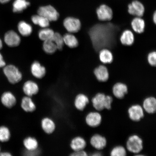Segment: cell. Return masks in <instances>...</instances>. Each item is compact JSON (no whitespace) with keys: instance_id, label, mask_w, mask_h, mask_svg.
<instances>
[{"instance_id":"obj_17","label":"cell","mask_w":156,"mask_h":156,"mask_svg":"<svg viewBox=\"0 0 156 156\" xmlns=\"http://www.w3.org/2000/svg\"><path fill=\"white\" fill-rule=\"evenodd\" d=\"M142 107L145 112L149 114H153L156 112V99L153 97H149L144 99Z\"/></svg>"},{"instance_id":"obj_16","label":"cell","mask_w":156,"mask_h":156,"mask_svg":"<svg viewBox=\"0 0 156 156\" xmlns=\"http://www.w3.org/2000/svg\"><path fill=\"white\" fill-rule=\"evenodd\" d=\"M89 98L83 93H80L76 97L74 105L76 108L80 111H83L89 104Z\"/></svg>"},{"instance_id":"obj_14","label":"cell","mask_w":156,"mask_h":156,"mask_svg":"<svg viewBox=\"0 0 156 156\" xmlns=\"http://www.w3.org/2000/svg\"><path fill=\"white\" fill-rule=\"evenodd\" d=\"M23 90L26 96L31 97L37 94L39 91V87L37 84L34 81L28 80L24 83Z\"/></svg>"},{"instance_id":"obj_30","label":"cell","mask_w":156,"mask_h":156,"mask_svg":"<svg viewBox=\"0 0 156 156\" xmlns=\"http://www.w3.org/2000/svg\"><path fill=\"white\" fill-rule=\"evenodd\" d=\"M99 58L103 63H110L113 61V55L110 50L107 49H102L99 53Z\"/></svg>"},{"instance_id":"obj_15","label":"cell","mask_w":156,"mask_h":156,"mask_svg":"<svg viewBox=\"0 0 156 156\" xmlns=\"http://www.w3.org/2000/svg\"><path fill=\"white\" fill-rule=\"evenodd\" d=\"M128 93V87L125 84L122 83H118L113 86V94L117 98H123Z\"/></svg>"},{"instance_id":"obj_42","label":"cell","mask_w":156,"mask_h":156,"mask_svg":"<svg viewBox=\"0 0 156 156\" xmlns=\"http://www.w3.org/2000/svg\"><path fill=\"white\" fill-rule=\"evenodd\" d=\"M153 20L155 24L156 23V12L154 13L153 16Z\"/></svg>"},{"instance_id":"obj_19","label":"cell","mask_w":156,"mask_h":156,"mask_svg":"<svg viewBox=\"0 0 156 156\" xmlns=\"http://www.w3.org/2000/svg\"><path fill=\"white\" fill-rule=\"evenodd\" d=\"M41 126L43 131L48 134L53 133L56 129L55 123L51 119L48 117L42 119L41 122Z\"/></svg>"},{"instance_id":"obj_9","label":"cell","mask_w":156,"mask_h":156,"mask_svg":"<svg viewBox=\"0 0 156 156\" xmlns=\"http://www.w3.org/2000/svg\"><path fill=\"white\" fill-rule=\"evenodd\" d=\"M98 17L102 21H110L113 17V11L110 7L105 5H101L96 11Z\"/></svg>"},{"instance_id":"obj_27","label":"cell","mask_w":156,"mask_h":156,"mask_svg":"<svg viewBox=\"0 0 156 156\" xmlns=\"http://www.w3.org/2000/svg\"><path fill=\"white\" fill-rule=\"evenodd\" d=\"M120 40L122 43L124 45H131L134 41V35L131 31L125 30L121 36Z\"/></svg>"},{"instance_id":"obj_1","label":"cell","mask_w":156,"mask_h":156,"mask_svg":"<svg viewBox=\"0 0 156 156\" xmlns=\"http://www.w3.org/2000/svg\"><path fill=\"white\" fill-rule=\"evenodd\" d=\"M112 25H97L89 32L95 48H101L108 47L114 40L115 28Z\"/></svg>"},{"instance_id":"obj_38","label":"cell","mask_w":156,"mask_h":156,"mask_svg":"<svg viewBox=\"0 0 156 156\" xmlns=\"http://www.w3.org/2000/svg\"><path fill=\"white\" fill-rule=\"evenodd\" d=\"M5 65L6 63L2 55L0 52V68H3Z\"/></svg>"},{"instance_id":"obj_43","label":"cell","mask_w":156,"mask_h":156,"mask_svg":"<svg viewBox=\"0 0 156 156\" xmlns=\"http://www.w3.org/2000/svg\"><path fill=\"white\" fill-rule=\"evenodd\" d=\"M3 43L2 41L1 40V39L0 38V50H1L3 48Z\"/></svg>"},{"instance_id":"obj_4","label":"cell","mask_w":156,"mask_h":156,"mask_svg":"<svg viewBox=\"0 0 156 156\" xmlns=\"http://www.w3.org/2000/svg\"><path fill=\"white\" fill-rule=\"evenodd\" d=\"M126 147L129 151L136 154L143 149V141L141 138L136 134L130 136L126 143Z\"/></svg>"},{"instance_id":"obj_24","label":"cell","mask_w":156,"mask_h":156,"mask_svg":"<svg viewBox=\"0 0 156 156\" xmlns=\"http://www.w3.org/2000/svg\"><path fill=\"white\" fill-rule=\"evenodd\" d=\"M23 143L25 149L28 151H36L38 147L37 140L32 136H28L25 138Z\"/></svg>"},{"instance_id":"obj_5","label":"cell","mask_w":156,"mask_h":156,"mask_svg":"<svg viewBox=\"0 0 156 156\" xmlns=\"http://www.w3.org/2000/svg\"><path fill=\"white\" fill-rule=\"evenodd\" d=\"M37 13L50 21H57L59 17V13L57 10L51 5L40 7L38 9Z\"/></svg>"},{"instance_id":"obj_33","label":"cell","mask_w":156,"mask_h":156,"mask_svg":"<svg viewBox=\"0 0 156 156\" xmlns=\"http://www.w3.org/2000/svg\"><path fill=\"white\" fill-rule=\"evenodd\" d=\"M11 134L9 129L5 126H0V141L6 142L10 139Z\"/></svg>"},{"instance_id":"obj_39","label":"cell","mask_w":156,"mask_h":156,"mask_svg":"<svg viewBox=\"0 0 156 156\" xmlns=\"http://www.w3.org/2000/svg\"><path fill=\"white\" fill-rule=\"evenodd\" d=\"M12 154L9 152L7 151L2 152L0 153V156H11Z\"/></svg>"},{"instance_id":"obj_21","label":"cell","mask_w":156,"mask_h":156,"mask_svg":"<svg viewBox=\"0 0 156 156\" xmlns=\"http://www.w3.org/2000/svg\"><path fill=\"white\" fill-rule=\"evenodd\" d=\"M87 142L83 138L80 136L74 137L71 140L70 146L73 151H82L85 149Z\"/></svg>"},{"instance_id":"obj_12","label":"cell","mask_w":156,"mask_h":156,"mask_svg":"<svg viewBox=\"0 0 156 156\" xmlns=\"http://www.w3.org/2000/svg\"><path fill=\"white\" fill-rule=\"evenodd\" d=\"M90 144L95 149L101 151L106 147L107 141L105 136L99 134H95L91 136Z\"/></svg>"},{"instance_id":"obj_36","label":"cell","mask_w":156,"mask_h":156,"mask_svg":"<svg viewBox=\"0 0 156 156\" xmlns=\"http://www.w3.org/2000/svg\"><path fill=\"white\" fill-rule=\"evenodd\" d=\"M148 62L150 65L155 66L156 64V53L155 51L152 52L148 55L147 57Z\"/></svg>"},{"instance_id":"obj_13","label":"cell","mask_w":156,"mask_h":156,"mask_svg":"<svg viewBox=\"0 0 156 156\" xmlns=\"http://www.w3.org/2000/svg\"><path fill=\"white\" fill-rule=\"evenodd\" d=\"M1 102L4 106L8 108H11L16 104L17 100L15 95L10 91H7L2 95Z\"/></svg>"},{"instance_id":"obj_8","label":"cell","mask_w":156,"mask_h":156,"mask_svg":"<svg viewBox=\"0 0 156 156\" xmlns=\"http://www.w3.org/2000/svg\"><path fill=\"white\" fill-rule=\"evenodd\" d=\"M4 40L5 43L10 47H15L18 46L21 42V38L19 35L15 31H8L5 34Z\"/></svg>"},{"instance_id":"obj_22","label":"cell","mask_w":156,"mask_h":156,"mask_svg":"<svg viewBox=\"0 0 156 156\" xmlns=\"http://www.w3.org/2000/svg\"><path fill=\"white\" fill-rule=\"evenodd\" d=\"M21 106L23 110L27 112H33L36 110V106L31 97L26 96L21 100Z\"/></svg>"},{"instance_id":"obj_32","label":"cell","mask_w":156,"mask_h":156,"mask_svg":"<svg viewBox=\"0 0 156 156\" xmlns=\"http://www.w3.org/2000/svg\"><path fill=\"white\" fill-rule=\"evenodd\" d=\"M54 31L51 29L47 28H43L38 32V37L41 40L45 41L50 40L53 36Z\"/></svg>"},{"instance_id":"obj_20","label":"cell","mask_w":156,"mask_h":156,"mask_svg":"<svg viewBox=\"0 0 156 156\" xmlns=\"http://www.w3.org/2000/svg\"><path fill=\"white\" fill-rule=\"evenodd\" d=\"M94 74L98 80L101 82H105L109 79L108 69L104 66L101 65L95 68Z\"/></svg>"},{"instance_id":"obj_37","label":"cell","mask_w":156,"mask_h":156,"mask_svg":"<svg viewBox=\"0 0 156 156\" xmlns=\"http://www.w3.org/2000/svg\"><path fill=\"white\" fill-rule=\"evenodd\" d=\"M70 155L72 156H87V154L86 152L84 151V150H82V151H73Z\"/></svg>"},{"instance_id":"obj_40","label":"cell","mask_w":156,"mask_h":156,"mask_svg":"<svg viewBox=\"0 0 156 156\" xmlns=\"http://www.w3.org/2000/svg\"><path fill=\"white\" fill-rule=\"evenodd\" d=\"M11 0H0V3L1 4H5L10 2Z\"/></svg>"},{"instance_id":"obj_35","label":"cell","mask_w":156,"mask_h":156,"mask_svg":"<svg viewBox=\"0 0 156 156\" xmlns=\"http://www.w3.org/2000/svg\"><path fill=\"white\" fill-rule=\"evenodd\" d=\"M126 150L122 146H117L113 148L110 152L112 156H126Z\"/></svg>"},{"instance_id":"obj_18","label":"cell","mask_w":156,"mask_h":156,"mask_svg":"<svg viewBox=\"0 0 156 156\" xmlns=\"http://www.w3.org/2000/svg\"><path fill=\"white\" fill-rule=\"evenodd\" d=\"M31 71L32 75L38 79H41L46 75V70L38 62H34L32 64Z\"/></svg>"},{"instance_id":"obj_26","label":"cell","mask_w":156,"mask_h":156,"mask_svg":"<svg viewBox=\"0 0 156 156\" xmlns=\"http://www.w3.org/2000/svg\"><path fill=\"white\" fill-rule=\"evenodd\" d=\"M17 28L20 34L23 36H29L32 32V27L24 21H21L20 22Z\"/></svg>"},{"instance_id":"obj_11","label":"cell","mask_w":156,"mask_h":156,"mask_svg":"<svg viewBox=\"0 0 156 156\" xmlns=\"http://www.w3.org/2000/svg\"><path fill=\"white\" fill-rule=\"evenodd\" d=\"M85 122L91 127H97L101 124L102 117L100 113L97 112H91L87 115Z\"/></svg>"},{"instance_id":"obj_7","label":"cell","mask_w":156,"mask_h":156,"mask_svg":"<svg viewBox=\"0 0 156 156\" xmlns=\"http://www.w3.org/2000/svg\"><path fill=\"white\" fill-rule=\"evenodd\" d=\"M128 112L130 119L134 122H139L144 116L143 107L138 104L130 106L128 109Z\"/></svg>"},{"instance_id":"obj_44","label":"cell","mask_w":156,"mask_h":156,"mask_svg":"<svg viewBox=\"0 0 156 156\" xmlns=\"http://www.w3.org/2000/svg\"><path fill=\"white\" fill-rule=\"evenodd\" d=\"M1 152V147H0V153Z\"/></svg>"},{"instance_id":"obj_3","label":"cell","mask_w":156,"mask_h":156,"mask_svg":"<svg viewBox=\"0 0 156 156\" xmlns=\"http://www.w3.org/2000/svg\"><path fill=\"white\" fill-rule=\"evenodd\" d=\"M3 72L8 81L12 84L18 83L23 79L22 74L18 68L12 64L5 65L3 68Z\"/></svg>"},{"instance_id":"obj_31","label":"cell","mask_w":156,"mask_h":156,"mask_svg":"<svg viewBox=\"0 0 156 156\" xmlns=\"http://www.w3.org/2000/svg\"><path fill=\"white\" fill-rule=\"evenodd\" d=\"M43 48L44 52L49 54L54 53L58 50L56 44L51 39L44 41Z\"/></svg>"},{"instance_id":"obj_34","label":"cell","mask_w":156,"mask_h":156,"mask_svg":"<svg viewBox=\"0 0 156 156\" xmlns=\"http://www.w3.org/2000/svg\"><path fill=\"white\" fill-rule=\"evenodd\" d=\"M51 40L53 41L56 44L58 50L60 51L63 50L64 44L63 36L58 33H55Z\"/></svg>"},{"instance_id":"obj_6","label":"cell","mask_w":156,"mask_h":156,"mask_svg":"<svg viewBox=\"0 0 156 156\" xmlns=\"http://www.w3.org/2000/svg\"><path fill=\"white\" fill-rule=\"evenodd\" d=\"M63 25L69 33H77L81 28V23L79 19L73 17H67L64 20Z\"/></svg>"},{"instance_id":"obj_25","label":"cell","mask_w":156,"mask_h":156,"mask_svg":"<svg viewBox=\"0 0 156 156\" xmlns=\"http://www.w3.org/2000/svg\"><path fill=\"white\" fill-rule=\"evenodd\" d=\"M131 26L132 29L136 32L138 34H141L145 30V21L141 17H136L133 20Z\"/></svg>"},{"instance_id":"obj_28","label":"cell","mask_w":156,"mask_h":156,"mask_svg":"<svg viewBox=\"0 0 156 156\" xmlns=\"http://www.w3.org/2000/svg\"><path fill=\"white\" fill-rule=\"evenodd\" d=\"M64 44L68 47L74 48L77 47L79 45L77 39L73 35L70 34H66L63 36Z\"/></svg>"},{"instance_id":"obj_29","label":"cell","mask_w":156,"mask_h":156,"mask_svg":"<svg viewBox=\"0 0 156 156\" xmlns=\"http://www.w3.org/2000/svg\"><path fill=\"white\" fill-rule=\"evenodd\" d=\"M31 20L34 24L42 28H47L50 25V21L48 19L38 14L33 16Z\"/></svg>"},{"instance_id":"obj_10","label":"cell","mask_w":156,"mask_h":156,"mask_svg":"<svg viewBox=\"0 0 156 156\" xmlns=\"http://www.w3.org/2000/svg\"><path fill=\"white\" fill-rule=\"evenodd\" d=\"M128 12L130 15L141 17L145 12V7L141 2L134 1L128 5Z\"/></svg>"},{"instance_id":"obj_41","label":"cell","mask_w":156,"mask_h":156,"mask_svg":"<svg viewBox=\"0 0 156 156\" xmlns=\"http://www.w3.org/2000/svg\"><path fill=\"white\" fill-rule=\"evenodd\" d=\"M102 155V154L99 152H95V153H93L92 155V156H100Z\"/></svg>"},{"instance_id":"obj_23","label":"cell","mask_w":156,"mask_h":156,"mask_svg":"<svg viewBox=\"0 0 156 156\" xmlns=\"http://www.w3.org/2000/svg\"><path fill=\"white\" fill-rule=\"evenodd\" d=\"M30 3L28 0H15L12 4V11L15 13H20L30 6Z\"/></svg>"},{"instance_id":"obj_45","label":"cell","mask_w":156,"mask_h":156,"mask_svg":"<svg viewBox=\"0 0 156 156\" xmlns=\"http://www.w3.org/2000/svg\"></svg>"},{"instance_id":"obj_2","label":"cell","mask_w":156,"mask_h":156,"mask_svg":"<svg viewBox=\"0 0 156 156\" xmlns=\"http://www.w3.org/2000/svg\"><path fill=\"white\" fill-rule=\"evenodd\" d=\"M112 97L104 93H98L91 99L93 106L98 111H102L105 109L110 110L112 108Z\"/></svg>"}]
</instances>
